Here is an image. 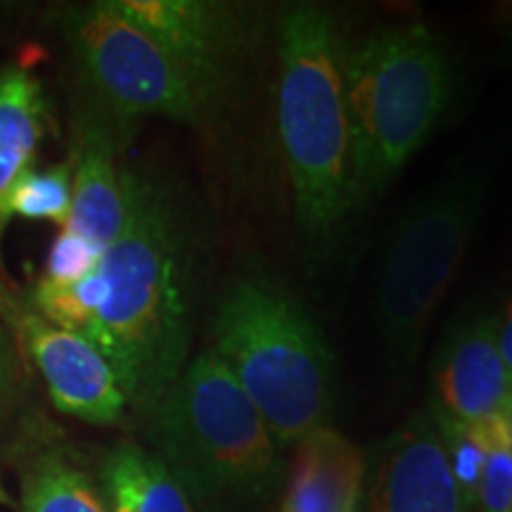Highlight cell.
<instances>
[{
  "mask_svg": "<svg viewBox=\"0 0 512 512\" xmlns=\"http://www.w3.org/2000/svg\"><path fill=\"white\" fill-rule=\"evenodd\" d=\"M100 259L102 252L98 247L62 228L48 249L46 275L43 278L53 280V283H76V280L98 271Z\"/></svg>",
  "mask_w": 512,
  "mask_h": 512,
  "instance_id": "44dd1931",
  "label": "cell"
},
{
  "mask_svg": "<svg viewBox=\"0 0 512 512\" xmlns=\"http://www.w3.org/2000/svg\"><path fill=\"white\" fill-rule=\"evenodd\" d=\"M46 126L48 107L41 81L22 67H5L0 72V238L12 219V188L34 169Z\"/></svg>",
  "mask_w": 512,
  "mask_h": 512,
  "instance_id": "5bb4252c",
  "label": "cell"
},
{
  "mask_svg": "<svg viewBox=\"0 0 512 512\" xmlns=\"http://www.w3.org/2000/svg\"><path fill=\"white\" fill-rule=\"evenodd\" d=\"M211 351L226 363L278 444H297L330 427L332 351L309 313L264 275H242L223 294Z\"/></svg>",
  "mask_w": 512,
  "mask_h": 512,
  "instance_id": "3957f363",
  "label": "cell"
},
{
  "mask_svg": "<svg viewBox=\"0 0 512 512\" xmlns=\"http://www.w3.org/2000/svg\"><path fill=\"white\" fill-rule=\"evenodd\" d=\"M432 415V413H430ZM441 441H444L448 465H451L453 479H456L460 494H463L465 503L470 505V510L477 508L479 498V484H482V472H484V441L482 434L475 425H460V422L437 418Z\"/></svg>",
  "mask_w": 512,
  "mask_h": 512,
  "instance_id": "ffe728a7",
  "label": "cell"
},
{
  "mask_svg": "<svg viewBox=\"0 0 512 512\" xmlns=\"http://www.w3.org/2000/svg\"><path fill=\"white\" fill-rule=\"evenodd\" d=\"M294 446L278 512H358L366 475L361 448L332 427Z\"/></svg>",
  "mask_w": 512,
  "mask_h": 512,
  "instance_id": "4fadbf2b",
  "label": "cell"
},
{
  "mask_svg": "<svg viewBox=\"0 0 512 512\" xmlns=\"http://www.w3.org/2000/svg\"><path fill=\"white\" fill-rule=\"evenodd\" d=\"M10 216L27 221H50L55 226L67 223L72 209V166L29 169L19 178L10 195Z\"/></svg>",
  "mask_w": 512,
  "mask_h": 512,
  "instance_id": "ac0fdd59",
  "label": "cell"
},
{
  "mask_svg": "<svg viewBox=\"0 0 512 512\" xmlns=\"http://www.w3.org/2000/svg\"><path fill=\"white\" fill-rule=\"evenodd\" d=\"M105 290V278L100 271H93L76 283H53L41 278L29 304L57 328L86 337L105 299Z\"/></svg>",
  "mask_w": 512,
  "mask_h": 512,
  "instance_id": "e0dca14e",
  "label": "cell"
},
{
  "mask_svg": "<svg viewBox=\"0 0 512 512\" xmlns=\"http://www.w3.org/2000/svg\"><path fill=\"white\" fill-rule=\"evenodd\" d=\"M0 318L27 349L57 411L95 425L121 420L128 406L126 396L110 361L86 337L57 328L31 304L17 302L3 285Z\"/></svg>",
  "mask_w": 512,
  "mask_h": 512,
  "instance_id": "ba28073f",
  "label": "cell"
},
{
  "mask_svg": "<svg viewBox=\"0 0 512 512\" xmlns=\"http://www.w3.org/2000/svg\"><path fill=\"white\" fill-rule=\"evenodd\" d=\"M368 505L370 512H472L432 415H415L380 446Z\"/></svg>",
  "mask_w": 512,
  "mask_h": 512,
  "instance_id": "8fae6325",
  "label": "cell"
},
{
  "mask_svg": "<svg viewBox=\"0 0 512 512\" xmlns=\"http://www.w3.org/2000/svg\"><path fill=\"white\" fill-rule=\"evenodd\" d=\"M183 69L207 105L226 86L240 53L242 24L233 5L209 0H112Z\"/></svg>",
  "mask_w": 512,
  "mask_h": 512,
  "instance_id": "9c48e42d",
  "label": "cell"
},
{
  "mask_svg": "<svg viewBox=\"0 0 512 512\" xmlns=\"http://www.w3.org/2000/svg\"><path fill=\"white\" fill-rule=\"evenodd\" d=\"M508 36H510V46H512V12H510V22H508Z\"/></svg>",
  "mask_w": 512,
  "mask_h": 512,
  "instance_id": "cb8c5ba5",
  "label": "cell"
},
{
  "mask_svg": "<svg viewBox=\"0 0 512 512\" xmlns=\"http://www.w3.org/2000/svg\"><path fill=\"white\" fill-rule=\"evenodd\" d=\"M69 41L100 105L121 119L166 117L197 124L207 100L143 29L112 0L72 12Z\"/></svg>",
  "mask_w": 512,
  "mask_h": 512,
  "instance_id": "52a82bcc",
  "label": "cell"
},
{
  "mask_svg": "<svg viewBox=\"0 0 512 512\" xmlns=\"http://www.w3.org/2000/svg\"><path fill=\"white\" fill-rule=\"evenodd\" d=\"M22 512H110V508L79 467L50 451L24 472Z\"/></svg>",
  "mask_w": 512,
  "mask_h": 512,
  "instance_id": "2e32d148",
  "label": "cell"
},
{
  "mask_svg": "<svg viewBox=\"0 0 512 512\" xmlns=\"http://www.w3.org/2000/svg\"><path fill=\"white\" fill-rule=\"evenodd\" d=\"M498 349H501L505 370H508L512 382V292L505 302L503 311L498 313Z\"/></svg>",
  "mask_w": 512,
  "mask_h": 512,
  "instance_id": "7402d4cb",
  "label": "cell"
},
{
  "mask_svg": "<svg viewBox=\"0 0 512 512\" xmlns=\"http://www.w3.org/2000/svg\"><path fill=\"white\" fill-rule=\"evenodd\" d=\"M126 221V169L117 162V140L98 121H83L72 164V209L64 230L102 254Z\"/></svg>",
  "mask_w": 512,
  "mask_h": 512,
  "instance_id": "7c38bea8",
  "label": "cell"
},
{
  "mask_svg": "<svg viewBox=\"0 0 512 512\" xmlns=\"http://www.w3.org/2000/svg\"><path fill=\"white\" fill-rule=\"evenodd\" d=\"M15 380V344L8 332L0 328V399L8 394Z\"/></svg>",
  "mask_w": 512,
  "mask_h": 512,
  "instance_id": "603a6c76",
  "label": "cell"
},
{
  "mask_svg": "<svg viewBox=\"0 0 512 512\" xmlns=\"http://www.w3.org/2000/svg\"><path fill=\"white\" fill-rule=\"evenodd\" d=\"M356 202L387 188L430 140L456 95V64L425 24L375 31L347 50Z\"/></svg>",
  "mask_w": 512,
  "mask_h": 512,
  "instance_id": "277c9868",
  "label": "cell"
},
{
  "mask_svg": "<svg viewBox=\"0 0 512 512\" xmlns=\"http://www.w3.org/2000/svg\"><path fill=\"white\" fill-rule=\"evenodd\" d=\"M275 128L306 261L335 254L356 202L354 138L344 88L347 48L328 8L290 5L280 17Z\"/></svg>",
  "mask_w": 512,
  "mask_h": 512,
  "instance_id": "7a4b0ae2",
  "label": "cell"
},
{
  "mask_svg": "<svg viewBox=\"0 0 512 512\" xmlns=\"http://www.w3.org/2000/svg\"><path fill=\"white\" fill-rule=\"evenodd\" d=\"M484 441V472L479 512H512V418H491L475 425Z\"/></svg>",
  "mask_w": 512,
  "mask_h": 512,
  "instance_id": "d6986e66",
  "label": "cell"
},
{
  "mask_svg": "<svg viewBox=\"0 0 512 512\" xmlns=\"http://www.w3.org/2000/svg\"><path fill=\"white\" fill-rule=\"evenodd\" d=\"M486 176L458 169L394 223L373 294V320L396 373H411L482 216Z\"/></svg>",
  "mask_w": 512,
  "mask_h": 512,
  "instance_id": "8992f818",
  "label": "cell"
},
{
  "mask_svg": "<svg viewBox=\"0 0 512 512\" xmlns=\"http://www.w3.org/2000/svg\"><path fill=\"white\" fill-rule=\"evenodd\" d=\"M188 266L181 207L162 183L126 169V221L100 259L107 290L86 339L143 411L188 366Z\"/></svg>",
  "mask_w": 512,
  "mask_h": 512,
  "instance_id": "6da1fadb",
  "label": "cell"
},
{
  "mask_svg": "<svg viewBox=\"0 0 512 512\" xmlns=\"http://www.w3.org/2000/svg\"><path fill=\"white\" fill-rule=\"evenodd\" d=\"M432 415L460 425L512 418V382L498 349V318L467 311L446 332L432 363Z\"/></svg>",
  "mask_w": 512,
  "mask_h": 512,
  "instance_id": "30bf717a",
  "label": "cell"
},
{
  "mask_svg": "<svg viewBox=\"0 0 512 512\" xmlns=\"http://www.w3.org/2000/svg\"><path fill=\"white\" fill-rule=\"evenodd\" d=\"M145 413L157 458L188 491L259 501L278 484V441L211 349L192 358Z\"/></svg>",
  "mask_w": 512,
  "mask_h": 512,
  "instance_id": "5b68a950",
  "label": "cell"
},
{
  "mask_svg": "<svg viewBox=\"0 0 512 512\" xmlns=\"http://www.w3.org/2000/svg\"><path fill=\"white\" fill-rule=\"evenodd\" d=\"M110 512H195L190 491L155 453L133 444L114 448L102 463Z\"/></svg>",
  "mask_w": 512,
  "mask_h": 512,
  "instance_id": "9a60e30c",
  "label": "cell"
}]
</instances>
